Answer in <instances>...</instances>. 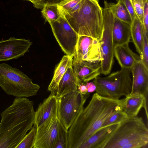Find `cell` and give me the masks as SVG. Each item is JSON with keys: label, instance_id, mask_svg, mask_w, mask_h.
<instances>
[{"label": "cell", "instance_id": "cell-22", "mask_svg": "<svg viewBox=\"0 0 148 148\" xmlns=\"http://www.w3.org/2000/svg\"><path fill=\"white\" fill-rule=\"evenodd\" d=\"M131 38L140 57L142 55L145 31L142 23L136 15L131 25Z\"/></svg>", "mask_w": 148, "mask_h": 148}, {"label": "cell", "instance_id": "cell-5", "mask_svg": "<svg viewBox=\"0 0 148 148\" xmlns=\"http://www.w3.org/2000/svg\"><path fill=\"white\" fill-rule=\"evenodd\" d=\"M0 87L5 92L16 97H27L37 94L40 87L16 68L0 63Z\"/></svg>", "mask_w": 148, "mask_h": 148}, {"label": "cell", "instance_id": "cell-4", "mask_svg": "<svg viewBox=\"0 0 148 148\" xmlns=\"http://www.w3.org/2000/svg\"><path fill=\"white\" fill-rule=\"evenodd\" d=\"M99 0H82L79 8L70 14H61L79 36L101 39L103 28L102 8Z\"/></svg>", "mask_w": 148, "mask_h": 148}, {"label": "cell", "instance_id": "cell-17", "mask_svg": "<svg viewBox=\"0 0 148 148\" xmlns=\"http://www.w3.org/2000/svg\"><path fill=\"white\" fill-rule=\"evenodd\" d=\"M124 99L122 111L128 117L137 116L143 107L147 114V99L143 95L130 94Z\"/></svg>", "mask_w": 148, "mask_h": 148}, {"label": "cell", "instance_id": "cell-9", "mask_svg": "<svg viewBox=\"0 0 148 148\" xmlns=\"http://www.w3.org/2000/svg\"><path fill=\"white\" fill-rule=\"evenodd\" d=\"M49 23L56 39L63 51L66 55L73 57L79 35L61 14L58 20Z\"/></svg>", "mask_w": 148, "mask_h": 148}, {"label": "cell", "instance_id": "cell-30", "mask_svg": "<svg viewBox=\"0 0 148 148\" xmlns=\"http://www.w3.org/2000/svg\"><path fill=\"white\" fill-rule=\"evenodd\" d=\"M67 0H38L33 3L34 7L42 9L47 5H58Z\"/></svg>", "mask_w": 148, "mask_h": 148}, {"label": "cell", "instance_id": "cell-19", "mask_svg": "<svg viewBox=\"0 0 148 148\" xmlns=\"http://www.w3.org/2000/svg\"><path fill=\"white\" fill-rule=\"evenodd\" d=\"M118 124H113L101 127L83 143L79 148H100Z\"/></svg>", "mask_w": 148, "mask_h": 148}, {"label": "cell", "instance_id": "cell-10", "mask_svg": "<svg viewBox=\"0 0 148 148\" xmlns=\"http://www.w3.org/2000/svg\"><path fill=\"white\" fill-rule=\"evenodd\" d=\"M63 127L58 114L51 116L37 128L33 148H54Z\"/></svg>", "mask_w": 148, "mask_h": 148}, {"label": "cell", "instance_id": "cell-2", "mask_svg": "<svg viewBox=\"0 0 148 148\" xmlns=\"http://www.w3.org/2000/svg\"><path fill=\"white\" fill-rule=\"evenodd\" d=\"M33 102L27 97H16L1 113L0 148H16L34 123Z\"/></svg>", "mask_w": 148, "mask_h": 148}, {"label": "cell", "instance_id": "cell-13", "mask_svg": "<svg viewBox=\"0 0 148 148\" xmlns=\"http://www.w3.org/2000/svg\"><path fill=\"white\" fill-rule=\"evenodd\" d=\"M132 87L130 94H139L148 99V68L140 60L131 69Z\"/></svg>", "mask_w": 148, "mask_h": 148}, {"label": "cell", "instance_id": "cell-7", "mask_svg": "<svg viewBox=\"0 0 148 148\" xmlns=\"http://www.w3.org/2000/svg\"><path fill=\"white\" fill-rule=\"evenodd\" d=\"M103 28L100 40L101 73L107 75L110 73L114 63V47L112 32L114 16L106 1L102 8Z\"/></svg>", "mask_w": 148, "mask_h": 148}, {"label": "cell", "instance_id": "cell-32", "mask_svg": "<svg viewBox=\"0 0 148 148\" xmlns=\"http://www.w3.org/2000/svg\"><path fill=\"white\" fill-rule=\"evenodd\" d=\"M143 25L146 34L148 35V0L145 1L143 16Z\"/></svg>", "mask_w": 148, "mask_h": 148}, {"label": "cell", "instance_id": "cell-14", "mask_svg": "<svg viewBox=\"0 0 148 148\" xmlns=\"http://www.w3.org/2000/svg\"><path fill=\"white\" fill-rule=\"evenodd\" d=\"M77 78L80 84L94 79L101 73L100 62H92L83 61L72 65Z\"/></svg>", "mask_w": 148, "mask_h": 148}, {"label": "cell", "instance_id": "cell-26", "mask_svg": "<svg viewBox=\"0 0 148 148\" xmlns=\"http://www.w3.org/2000/svg\"><path fill=\"white\" fill-rule=\"evenodd\" d=\"M37 130V127L34 125L30 131L27 134L16 148H33Z\"/></svg>", "mask_w": 148, "mask_h": 148}, {"label": "cell", "instance_id": "cell-21", "mask_svg": "<svg viewBox=\"0 0 148 148\" xmlns=\"http://www.w3.org/2000/svg\"><path fill=\"white\" fill-rule=\"evenodd\" d=\"M73 57L64 56L54 71L53 77L49 85L48 90L52 95H56L57 86L68 68L72 66Z\"/></svg>", "mask_w": 148, "mask_h": 148}, {"label": "cell", "instance_id": "cell-37", "mask_svg": "<svg viewBox=\"0 0 148 148\" xmlns=\"http://www.w3.org/2000/svg\"><path fill=\"white\" fill-rule=\"evenodd\" d=\"M26 0V1H30V0Z\"/></svg>", "mask_w": 148, "mask_h": 148}, {"label": "cell", "instance_id": "cell-18", "mask_svg": "<svg viewBox=\"0 0 148 148\" xmlns=\"http://www.w3.org/2000/svg\"><path fill=\"white\" fill-rule=\"evenodd\" d=\"M80 84L71 66L60 81L56 88V95L59 99L69 93L78 90V87Z\"/></svg>", "mask_w": 148, "mask_h": 148}, {"label": "cell", "instance_id": "cell-25", "mask_svg": "<svg viewBox=\"0 0 148 148\" xmlns=\"http://www.w3.org/2000/svg\"><path fill=\"white\" fill-rule=\"evenodd\" d=\"M82 0H67L58 5L60 13L63 15L73 13L80 7Z\"/></svg>", "mask_w": 148, "mask_h": 148}, {"label": "cell", "instance_id": "cell-15", "mask_svg": "<svg viewBox=\"0 0 148 148\" xmlns=\"http://www.w3.org/2000/svg\"><path fill=\"white\" fill-rule=\"evenodd\" d=\"M58 99L51 94L40 103L35 112L34 125L37 128L51 116L58 114Z\"/></svg>", "mask_w": 148, "mask_h": 148}, {"label": "cell", "instance_id": "cell-35", "mask_svg": "<svg viewBox=\"0 0 148 148\" xmlns=\"http://www.w3.org/2000/svg\"><path fill=\"white\" fill-rule=\"evenodd\" d=\"M86 83H82L78 87V90L83 95L88 94L87 89L85 85Z\"/></svg>", "mask_w": 148, "mask_h": 148}, {"label": "cell", "instance_id": "cell-11", "mask_svg": "<svg viewBox=\"0 0 148 148\" xmlns=\"http://www.w3.org/2000/svg\"><path fill=\"white\" fill-rule=\"evenodd\" d=\"M101 60L99 41L91 37L79 36L72 64L83 61L96 62Z\"/></svg>", "mask_w": 148, "mask_h": 148}, {"label": "cell", "instance_id": "cell-8", "mask_svg": "<svg viewBox=\"0 0 148 148\" xmlns=\"http://www.w3.org/2000/svg\"><path fill=\"white\" fill-rule=\"evenodd\" d=\"M86 98L77 90L69 93L58 99V114L67 130L84 108Z\"/></svg>", "mask_w": 148, "mask_h": 148}, {"label": "cell", "instance_id": "cell-34", "mask_svg": "<svg viewBox=\"0 0 148 148\" xmlns=\"http://www.w3.org/2000/svg\"><path fill=\"white\" fill-rule=\"evenodd\" d=\"M85 85L87 89L88 93H92L95 91L96 86L93 81L86 83Z\"/></svg>", "mask_w": 148, "mask_h": 148}, {"label": "cell", "instance_id": "cell-36", "mask_svg": "<svg viewBox=\"0 0 148 148\" xmlns=\"http://www.w3.org/2000/svg\"><path fill=\"white\" fill-rule=\"evenodd\" d=\"M38 0H30V2L32 3Z\"/></svg>", "mask_w": 148, "mask_h": 148}, {"label": "cell", "instance_id": "cell-16", "mask_svg": "<svg viewBox=\"0 0 148 148\" xmlns=\"http://www.w3.org/2000/svg\"><path fill=\"white\" fill-rule=\"evenodd\" d=\"M114 56L121 68L130 70L137 62L141 60L140 56L131 50L129 47V44L114 47Z\"/></svg>", "mask_w": 148, "mask_h": 148}, {"label": "cell", "instance_id": "cell-1", "mask_svg": "<svg viewBox=\"0 0 148 148\" xmlns=\"http://www.w3.org/2000/svg\"><path fill=\"white\" fill-rule=\"evenodd\" d=\"M124 99H114L96 92L68 130V148H79L114 112L122 110Z\"/></svg>", "mask_w": 148, "mask_h": 148}, {"label": "cell", "instance_id": "cell-28", "mask_svg": "<svg viewBox=\"0 0 148 148\" xmlns=\"http://www.w3.org/2000/svg\"><path fill=\"white\" fill-rule=\"evenodd\" d=\"M134 12L143 23L145 3L146 0H130Z\"/></svg>", "mask_w": 148, "mask_h": 148}, {"label": "cell", "instance_id": "cell-33", "mask_svg": "<svg viewBox=\"0 0 148 148\" xmlns=\"http://www.w3.org/2000/svg\"><path fill=\"white\" fill-rule=\"evenodd\" d=\"M117 2H119L123 3L131 15L132 21L136 16L134 12L130 0H116Z\"/></svg>", "mask_w": 148, "mask_h": 148}, {"label": "cell", "instance_id": "cell-23", "mask_svg": "<svg viewBox=\"0 0 148 148\" xmlns=\"http://www.w3.org/2000/svg\"><path fill=\"white\" fill-rule=\"evenodd\" d=\"M109 5L114 17L131 25L132 21L131 15L123 3L119 2L116 4L109 3Z\"/></svg>", "mask_w": 148, "mask_h": 148}, {"label": "cell", "instance_id": "cell-12", "mask_svg": "<svg viewBox=\"0 0 148 148\" xmlns=\"http://www.w3.org/2000/svg\"><path fill=\"white\" fill-rule=\"evenodd\" d=\"M32 44L29 40L14 37L0 41V61L17 59L24 56Z\"/></svg>", "mask_w": 148, "mask_h": 148}, {"label": "cell", "instance_id": "cell-29", "mask_svg": "<svg viewBox=\"0 0 148 148\" xmlns=\"http://www.w3.org/2000/svg\"><path fill=\"white\" fill-rule=\"evenodd\" d=\"M67 145L68 130L63 127L54 148H68Z\"/></svg>", "mask_w": 148, "mask_h": 148}, {"label": "cell", "instance_id": "cell-3", "mask_svg": "<svg viewBox=\"0 0 148 148\" xmlns=\"http://www.w3.org/2000/svg\"><path fill=\"white\" fill-rule=\"evenodd\" d=\"M148 129L143 118L127 117L119 123L100 148L148 147Z\"/></svg>", "mask_w": 148, "mask_h": 148}, {"label": "cell", "instance_id": "cell-31", "mask_svg": "<svg viewBox=\"0 0 148 148\" xmlns=\"http://www.w3.org/2000/svg\"><path fill=\"white\" fill-rule=\"evenodd\" d=\"M141 60L148 68V36L144 33V41L143 47L142 54L141 57Z\"/></svg>", "mask_w": 148, "mask_h": 148}, {"label": "cell", "instance_id": "cell-24", "mask_svg": "<svg viewBox=\"0 0 148 148\" xmlns=\"http://www.w3.org/2000/svg\"><path fill=\"white\" fill-rule=\"evenodd\" d=\"M41 12L49 23L58 20L61 16L58 5H45L42 9Z\"/></svg>", "mask_w": 148, "mask_h": 148}, {"label": "cell", "instance_id": "cell-20", "mask_svg": "<svg viewBox=\"0 0 148 148\" xmlns=\"http://www.w3.org/2000/svg\"><path fill=\"white\" fill-rule=\"evenodd\" d=\"M112 36L114 47L129 44L131 38V25L114 17Z\"/></svg>", "mask_w": 148, "mask_h": 148}, {"label": "cell", "instance_id": "cell-27", "mask_svg": "<svg viewBox=\"0 0 148 148\" xmlns=\"http://www.w3.org/2000/svg\"><path fill=\"white\" fill-rule=\"evenodd\" d=\"M127 117L122 110L117 111L112 114L105 120L101 127L113 124L119 123Z\"/></svg>", "mask_w": 148, "mask_h": 148}, {"label": "cell", "instance_id": "cell-6", "mask_svg": "<svg viewBox=\"0 0 148 148\" xmlns=\"http://www.w3.org/2000/svg\"><path fill=\"white\" fill-rule=\"evenodd\" d=\"M131 70L121 68L104 77L99 76L94 79L95 91L99 95L106 98L119 99L126 97L131 91L132 76Z\"/></svg>", "mask_w": 148, "mask_h": 148}]
</instances>
